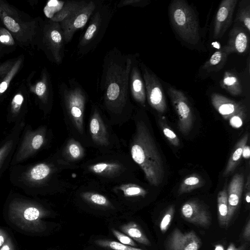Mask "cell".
Masks as SVG:
<instances>
[{
	"label": "cell",
	"instance_id": "cell-33",
	"mask_svg": "<svg viewBox=\"0 0 250 250\" xmlns=\"http://www.w3.org/2000/svg\"><path fill=\"white\" fill-rule=\"evenodd\" d=\"M174 213V208L173 206L169 207L164 214L160 223V229L163 233L166 232L168 229Z\"/></svg>",
	"mask_w": 250,
	"mask_h": 250
},
{
	"label": "cell",
	"instance_id": "cell-14",
	"mask_svg": "<svg viewBox=\"0 0 250 250\" xmlns=\"http://www.w3.org/2000/svg\"><path fill=\"white\" fill-rule=\"evenodd\" d=\"M46 27V47L51 60L57 64H61L64 56L65 42L60 24L51 21Z\"/></svg>",
	"mask_w": 250,
	"mask_h": 250
},
{
	"label": "cell",
	"instance_id": "cell-31",
	"mask_svg": "<svg viewBox=\"0 0 250 250\" xmlns=\"http://www.w3.org/2000/svg\"><path fill=\"white\" fill-rule=\"evenodd\" d=\"M218 219L221 226L226 227L228 212V195L225 188L217 196Z\"/></svg>",
	"mask_w": 250,
	"mask_h": 250
},
{
	"label": "cell",
	"instance_id": "cell-38",
	"mask_svg": "<svg viewBox=\"0 0 250 250\" xmlns=\"http://www.w3.org/2000/svg\"><path fill=\"white\" fill-rule=\"evenodd\" d=\"M3 20L4 25L11 31L17 32L20 30V27L19 24L11 17L5 16Z\"/></svg>",
	"mask_w": 250,
	"mask_h": 250
},
{
	"label": "cell",
	"instance_id": "cell-36",
	"mask_svg": "<svg viewBox=\"0 0 250 250\" xmlns=\"http://www.w3.org/2000/svg\"><path fill=\"white\" fill-rule=\"evenodd\" d=\"M113 235L119 241L120 243L131 247H136L137 246L135 242L130 237L124 233H123L118 230L114 229H112Z\"/></svg>",
	"mask_w": 250,
	"mask_h": 250
},
{
	"label": "cell",
	"instance_id": "cell-1",
	"mask_svg": "<svg viewBox=\"0 0 250 250\" xmlns=\"http://www.w3.org/2000/svg\"><path fill=\"white\" fill-rule=\"evenodd\" d=\"M133 54L113 47L105 54L98 85L97 103L111 125H122L132 119L135 106L129 89V76Z\"/></svg>",
	"mask_w": 250,
	"mask_h": 250
},
{
	"label": "cell",
	"instance_id": "cell-37",
	"mask_svg": "<svg viewBox=\"0 0 250 250\" xmlns=\"http://www.w3.org/2000/svg\"><path fill=\"white\" fill-rule=\"evenodd\" d=\"M246 116L245 110L242 111L232 116L229 120V125L233 128H240L243 124Z\"/></svg>",
	"mask_w": 250,
	"mask_h": 250
},
{
	"label": "cell",
	"instance_id": "cell-29",
	"mask_svg": "<svg viewBox=\"0 0 250 250\" xmlns=\"http://www.w3.org/2000/svg\"><path fill=\"white\" fill-rule=\"evenodd\" d=\"M235 24L243 27L249 33L250 32V0H242L234 20Z\"/></svg>",
	"mask_w": 250,
	"mask_h": 250
},
{
	"label": "cell",
	"instance_id": "cell-19",
	"mask_svg": "<svg viewBox=\"0 0 250 250\" xmlns=\"http://www.w3.org/2000/svg\"><path fill=\"white\" fill-rule=\"evenodd\" d=\"M181 213L187 221L201 227L207 228L210 224L208 211L195 201L185 203L181 208Z\"/></svg>",
	"mask_w": 250,
	"mask_h": 250
},
{
	"label": "cell",
	"instance_id": "cell-26",
	"mask_svg": "<svg viewBox=\"0 0 250 250\" xmlns=\"http://www.w3.org/2000/svg\"><path fill=\"white\" fill-rule=\"evenodd\" d=\"M222 88L233 96H239L242 93L240 82L237 76L229 71H226L220 83Z\"/></svg>",
	"mask_w": 250,
	"mask_h": 250
},
{
	"label": "cell",
	"instance_id": "cell-32",
	"mask_svg": "<svg viewBox=\"0 0 250 250\" xmlns=\"http://www.w3.org/2000/svg\"><path fill=\"white\" fill-rule=\"evenodd\" d=\"M99 246L113 250H144L134 247L123 244L114 241L99 240L95 242Z\"/></svg>",
	"mask_w": 250,
	"mask_h": 250
},
{
	"label": "cell",
	"instance_id": "cell-39",
	"mask_svg": "<svg viewBox=\"0 0 250 250\" xmlns=\"http://www.w3.org/2000/svg\"><path fill=\"white\" fill-rule=\"evenodd\" d=\"M23 97L21 94L16 95L12 101L13 110L14 112L18 111L23 102Z\"/></svg>",
	"mask_w": 250,
	"mask_h": 250
},
{
	"label": "cell",
	"instance_id": "cell-40",
	"mask_svg": "<svg viewBox=\"0 0 250 250\" xmlns=\"http://www.w3.org/2000/svg\"><path fill=\"white\" fill-rule=\"evenodd\" d=\"M0 250H15L13 243L10 237H7Z\"/></svg>",
	"mask_w": 250,
	"mask_h": 250
},
{
	"label": "cell",
	"instance_id": "cell-22",
	"mask_svg": "<svg viewBox=\"0 0 250 250\" xmlns=\"http://www.w3.org/2000/svg\"><path fill=\"white\" fill-rule=\"evenodd\" d=\"M211 102L213 107L226 120L245 110L241 104L216 93L211 95Z\"/></svg>",
	"mask_w": 250,
	"mask_h": 250
},
{
	"label": "cell",
	"instance_id": "cell-5",
	"mask_svg": "<svg viewBox=\"0 0 250 250\" xmlns=\"http://www.w3.org/2000/svg\"><path fill=\"white\" fill-rule=\"evenodd\" d=\"M59 92L68 135L78 140L85 147H91L84 122L85 107L89 99L87 93L74 78L62 82Z\"/></svg>",
	"mask_w": 250,
	"mask_h": 250
},
{
	"label": "cell",
	"instance_id": "cell-10",
	"mask_svg": "<svg viewBox=\"0 0 250 250\" xmlns=\"http://www.w3.org/2000/svg\"><path fill=\"white\" fill-rule=\"evenodd\" d=\"M51 131L46 126L35 131L27 130L14 156L13 164L26 159L45 146L51 139Z\"/></svg>",
	"mask_w": 250,
	"mask_h": 250
},
{
	"label": "cell",
	"instance_id": "cell-4",
	"mask_svg": "<svg viewBox=\"0 0 250 250\" xmlns=\"http://www.w3.org/2000/svg\"><path fill=\"white\" fill-rule=\"evenodd\" d=\"M73 169H78L60 159L55 152L44 162L21 169L14 182L21 188L61 191L74 186L62 175L64 171Z\"/></svg>",
	"mask_w": 250,
	"mask_h": 250
},
{
	"label": "cell",
	"instance_id": "cell-35",
	"mask_svg": "<svg viewBox=\"0 0 250 250\" xmlns=\"http://www.w3.org/2000/svg\"><path fill=\"white\" fill-rule=\"evenodd\" d=\"M148 0H121L116 5V8H120L126 6L143 8L148 5Z\"/></svg>",
	"mask_w": 250,
	"mask_h": 250
},
{
	"label": "cell",
	"instance_id": "cell-8",
	"mask_svg": "<svg viewBox=\"0 0 250 250\" xmlns=\"http://www.w3.org/2000/svg\"><path fill=\"white\" fill-rule=\"evenodd\" d=\"M48 211L34 202L20 199L13 200L8 209L9 220L20 229L28 232H40L45 229L42 219Z\"/></svg>",
	"mask_w": 250,
	"mask_h": 250
},
{
	"label": "cell",
	"instance_id": "cell-43",
	"mask_svg": "<svg viewBox=\"0 0 250 250\" xmlns=\"http://www.w3.org/2000/svg\"><path fill=\"white\" fill-rule=\"evenodd\" d=\"M8 237V236L6 232L1 229H0V248L5 243Z\"/></svg>",
	"mask_w": 250,
	"mask_h": 250
},
{
	"label": "cell",
	"instance_id": "cell-6",
	"mask_svg": "<svg viewBox=\"0 0 250 250\" xmlns=\"http://www.w3.org/2000/svg\"><path fill=\"white\" fill-rule=\"evenodd\" d=\"M86 133L91 145L98 154L122 149V143L106 115L97 103L91 105Z\"/></svg>",
	"mask_w": 250,
	"mask_h": 250
},
{
	"label": "cell",
	"instance_id": "cell-11",
	"mask_svg": "<svg viewBox=\"0 0 250 250\" xmlns=\"http://www.w3.org/2000/svg\"><path fill=\"white\" fill-rule=\"evenodd\" d=\"M139 67L144 81L146 100L149 105L160 113L167 109L165 93L158 79L143 62H139Z\"/></svg>",
	"mask_w": 250,
	"mask_h": 250
},
{
	"label": "cell",
	"instance_id": "cell-18",
	"mask_svg": "<svg viewBox=\"0 0 250 250\" xmlns=\"http://www.w3.org/2000/svg\"><path fill=\"white\" fill-rule=\"evenodd\" d=\"M201 241L193 231L183 233L175 229L171 233L168 242V250H198Z\"/></svg>",
	"mask_w": 250,
	"mask_h": 250
},
{
	"label": "cell",
	"instance_id": "cell-13",
	"mask_svg": "<svg viewBox=\"0 0 250 250\" xmlns=\"http://www.w3.org/2000/svg\"><path fill=\"white\" fill-rule=\"evenodd\" d=\"M167 93L178 117V127L183 134H187L193 123V112L185 94L181 90L169 87Z\"/></svg>",
	"mask_w": 250,
	"mask_h": 250
},
{
	"label": "cell",
	"instance_id": "cell-9",
	"mask_svg": "<svg viewBox=\"0 0 250 250\" xmlns=\"http://www.w3.org/2000/svg\"><path fill=\"white\" fill-rule=\"evenodd\" d=\"M171 24L185 42L195 44L200 39L197 17L192 8L185 0H174L169 7Z\"/></svg>",
	"mask_w": 250,
	"mask_h": 250
},
{
	"label": "cell",
	"instance_id": "cell-25",
	"mask_svg": "<svg viewBox=\"0 0 250 250\" xmlns=\"http://www.w3.org/2000/svg\"><path fill=\"white\" fill-rule=\"evenodd\" d=\"M249 134L246 133L237 142L231 153L223 173V176H227L232 173L239 164L244 147L247 145Z\"/></svg>",
	"mask_w": 250,
	"mask_h": 250
},
{
	"label": "cell",
	"instance_id": "cell-45",
	"mask_svg": "<svg viewBox=\"0 0 250 250\" xmlns=\"http://www.w3.org/2000/svg\"><path fill=\"white\" fill-rule=\"evenodd\" d=\"M11 38L8 34H2L0 36V42L2 43H8L11 42Z\"/></svg>",
	"mask_w": 250,
	"mask_h": 250
},
{
	"label": "cell",
	"instance_id": "cell-44",
	"mask_svg": "<svg viewBox=\"0 0 250 250\" xmlns=\"http://www.w3.org/2000/svg\"><path fill=\"white\" fill-rule=\"evenodd\" d=\"M250 176H248L247 179V183L246 184V187L247 189V192H246L245 194V200L246 202L249 204L250 202Z\"/></svg>",
	"mask_w": 250,
	"mask_h": 250
},
{
	"label": "cell",
	"instance_id": "cell-3",
	"mask_svg": "<svg viewBox=\"0 0 250 250\" xmlns=\"http://www.w3.org/2000/svg\"><path fill=\"white\" fill-rule=\"evenodd\" d=\"M139 167L130 154L123 150L96 157L83 161L79 169L83 181L104 186L135 179V171Z\"/></svg>",
	"mask_w": 250,
	"mask_h": 250
},
{
	"label": "cell",
	"instance_id": "cell-16",
	"mask_svg": "<svg viewBox=\"0 0 250 250\" xmlns=\"http://www.w3.org/2000/svg\"><path fill=\"white\" fill-rule=\"evenodd\" d=\"M56 153L60 159L78 169L86 155L85 147L70 135Z\"/></svg>",
	"mask_w": 250,
	"mask_h": 250
},
{
	"label": "cell",
	"instance_id": "cell-17",
	"mask_svg": "<svg viewBox=\"0 0 250 250\" xmlns=\"http://www.w3.org/2000/svg\"><path fill=\"white\" fill-rule=\"evenodd\" d=\"M237 2V0H224L220 3L214 20V39H220L230 26Z\"/></svg>",
	"mask_w": 250,
	"mask_h": 250
},
{
	"label": "cell",
	"instance_id": "cell-28",
	"mask_svg": "<svg viewBox=\"0 0 250 250\" xmlns=\"http://www.w3.org/2000/svg\"><path fill=\"white\" fill-rule=\"evenodd\" d=\"M121 229L126 235L140 243L145 245H149L150 244L149 240L139 226L134 222H129L122 226Z\"/></svg>",
	"mask_w": 250,
	"mask_h": 250
},
{
	"label": "cell",
	"instance_id": "cell-15",
	"mask_svg": "<svg viewBox=\"0 0 250 250\" xmlns=\"http://www.w3.org/2000/svg\"><path fill=\"white\" fill-rule=\"evenodd\" d=\"M138 55L133 54L132 65L129 76V89L131 99L140 108L146 105V87L138 60Z\"/></svg>",
	"mask_w": 250,
	"mask_h": 250
},
{
	"label": "cell",
	"instance_id": "cell-20",
	"mask_svg": "<svg viewBox=\"0 0 250 250\" xmlns=\"http://www.w3.org/2000/svg\"><path fill=\"white\" fill-rule=\"evenodd\" d=\"M250 33L242 26L235 24L229 31L226 45L231 53L245 54L249 49Z\"/></svg>",
	"mask_w": 250,
	"mask_h": 250
},
{
	"label": "cell",
	"instance_id": "cell-21",
	"mask_svg": "<svg viewBox=\"0 0 250 250\" xmlns=\"http://www.w3.org/2000/svg\"><path fill=\"white\" fill-rule=\"evenodd\" d=\"M244 182L243 173H236L232 178L228 189V212L226 227L229 224L241 197Z\"/></svg>",
	"mask_w": 250,
	"mask_h": 250
},
{
	"label": "cell",
	"instance_id": "cell-30",
	"mask_svg": "<svg viewBox=\"0 0 250 250\" xmlns=\"http://www.w3.org/2000/svg\"><path fill=\"white\" fill-rule=\"evenodd\" d=\"M205 183L204 180L197 174H192L185 178L181 183L178 190V194L189 192L202 187Z\"/></svg>",
	"mask_w": 250,
	"mask_h": 250
},
{
	"label": "cell",
	"instance_id": "cell-46",
	"mask_svg": "<svg viewBox=\"0 0 250 250\" xmlns=\"http://www.w3.org/2000/svg\"><path fill=\"white\" fill-rule=\"evenodd\" d=\"M250 156V146L248 145H245L243 148L242 151V156L245 159H249Z\"/></svg>",
	"mask_w": 250,
	"mask_h": 250
},
{
	"label": "cell",
	"instance_id": "cell-27",
	"mask_svg": "<svg viewBox=\"0 0 250 250\" xmlns=\"http://www.w3.org/2000/svg\"><path fill=\"white\" fill-rule=\"evenodd\" d=\"M87 1L71 0L64 1L61 9L52 17L51 21L60 23L74 12L83 6Z\"/></svg>",
	"mask_w": 250,
	"mask_h": 250
},
{
	"label": "cell",
	"instance_id": "cell-41",
	"mask_svg": "<svg viewBox=\"0 0 250 250\" xmlns=\"http://www.w3.org/2000/svg\"><path fill=\"white\" fill-rule=\"evenodd\" d=\"M243 237L244 238L247 240L248 241H250V220H248L246 226L244 229L243 232Z\"/></svg>",
	"mask_w": 250,
	"mask_h": 250
},
{
	"label": "cell",
	"instance_id": "cell-12",
	"mask_svg": "<svg viewBox=\"0 0 250 250\" xmlns=\"http://www.w3.org/2000/svg\"><path fill=\"white\" fill-rule=\"evenodd\" d=\"M99 2L98 0L87 1L83 6L59 23L65 44L71 41L78 30L86 24Z\"/></svg>",
	"mask_w": 250,
	"mask_h": 250
},
{
	"label": "cell",
	"instance_id": "cell-42",
	"mask_svg": "<svg viewBox=\"0 0 250 250\" xmlns=\"http://www.w3.org/2000/svg\"><path fill=\"white\" fill-rule=\"evenodd\" d=\"M248 245V244L246 243L240 246L239 247H236L233 243H231L229 246L227 250H245Z\"/></svg>",
	"mask_w": 250,
	"mask_h": 250
},
{
	"label": "cell",
	"instance_id": "cell-24",
	"mask_svg": "<svg viewBox=\"0 0 250 250\" xmlns=\"http://www.w3.org/2000/svg\"><path fill=\"white\" fill-rule=\"evenodd\" d=\"M230 54L226 45L215 52L203 65V69L209 73L221 70L225 64L229 54Z\"/></svg>",
	"mask_w": 250,
	"mask_h": 250
},
{
	"label": "cell",
	"instance_id": "cell-34",
	"mask_svg": "<svg viewBox=\"0 0 250 250\" xmlns=\"http://www.w3.org/2000/svg\"><path fill=\"white\" fill-rule=\"evenodd\" d=\"M160 125L164 135L170 143L175 146H178L179 145V140L174 131L167 124L163 122H160Z\"/></svg>",
	"mask_w": 250,
	"mask_h": 250
},
{
	"label": "cell",
	"instance_id": "cell-7",
	"mask_svg": "<svg viewBox=\"0 0 250 250\" xmlns=\"http://www.w3.org/2000/svg\"><path fill=\"white\" fill-rule=\"evenodd\" d=\"M116 8L111 4H104L100 1L79 38L77 46L79 55H86L97 48L104 38Z\"/></svg>",
	"mask_w": 250,
	"mask_h": 250
},
{
	"label": "cell",
	"instance_id": "cell-47",
	"mask_svg": "<svg viewBox=\"0 0 250 250\" xmlns=\"http://www.w3.org/2000/svg\"><path fill=\"white\" fill-rule=\"evenodd\" d=\"M7 88V83L6 82H3L0 84V93L4 92Z\"/></svg>",
	"mask_w": 250,
	"mask_h": 250
},
{
	"label": "cell",
	"instance_id": "cell-23",
	"mask_svg": "<svg viewBox=\"0 0 250 250\" xmlns=\"http://www.w3.org/2000/svg\"><path fill=\"white\" fill-rule=\"evenodd\" d=\"M22 125V122H19L11 133L0 146V174L4 171L12 157L19 140Z\"/></svg>",
	"mask_w": 250,
	"mask_h": 250
},
{
	"label": "cell",
	"instance_id": "cell-2",
	"mask_svg": "<svg viewBox=\"0 0 250 250\" xmlns=\"http://www.w3.org/2000/svg\"><path fill=\"white\" fill-rule=\"evenodd\" d=\"M132 119L135 130L130 139V155L152 186L158 187L164 176L163 161L145 118L142 108H136Z\"/></svg>",
	"mask_w": 250,
	"mask_h": 250
}]
</instances>
